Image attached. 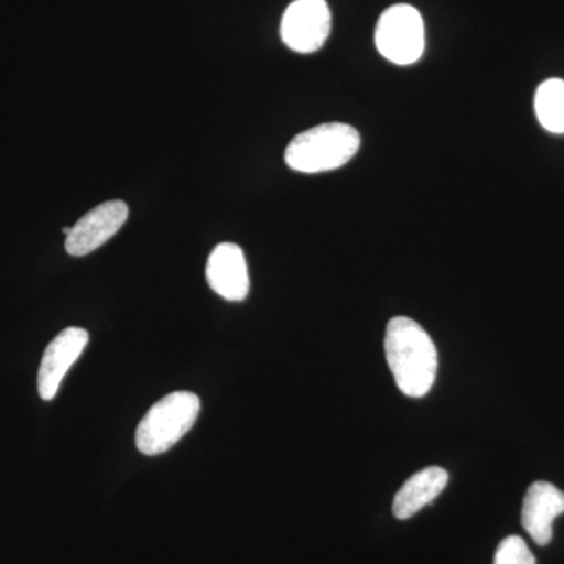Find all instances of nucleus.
Listing matches in <instances>:
<instances>
[{"mask_svg":"<svg viewBox=\"0 0 564 564\" xmlns=\"http://www.w3.org/2000/svg\"><path fill=\"white\" fill-rule=\"evenodd\" d=\"M386 359L404 395L421 399L433 388L437 350L429 333L413 318L393 317L386 328Z\"/></svg>","mask_w":564,"mask_h":564,"instance_id":"f257e3e1","label":"nucleus"},{"mask_svg":"<svg viewBox=\"0 0 564 564\" xmlns=\"http://www.w3.org/2000/svg\"><path fill=\"white\" fill-rule=\"evenodd\" d=\"M361 147V135L345 122H325L295 137L285 148L293 172L325 173L347 165Z\"/></svg>","mask_w":564,"mask_h":564,"instance_id":"f03ea898","label":"nucleus"},{"mask_svg":"<svg viewBox=\"0 0 564 564\" xmlns=\"http://www.w3.org/2000/svg\"><path fill=\"white\" fill-rule=\"evenodd\" d=\"M199 411L202 402L193 392L180 391L163 397L137 426V448L148 456L165 454L191 432Z\"/></svg>","mask_w":564,"mask_h":564,"instance_id":"7ed1b4c3","label":"nucleus"},{"mask_svg":"<svg viewBox=\"0 0 564 564\" xmlns=\"http://www.w3.org/2000/svg\"><path fill=\"white\" fill-rule=\"evenodd\" d=\"M375 44L386 61L413 65L425 51V25L421 13L408 3L389 7L378 20Z\"/></svg>","mask_w":564,"mask_h":564,"instance_id":"20e7f679","label":"nucleus"},{"mask_svg":"<svg viewBox=\"0 0 564 564\" xmlns=\"http://www.w3.org/2000/svg\"><path fill=\"white\" fill-rule=\"evenodd\" d=\"M332 32V11L326 0H295L281 21V39L289 50L313 54Z\"/></svg>","mask_w":564,"mask_h":564,"instance_id":"39448f33","label":"nucleus"},{"mask_svg":"<svg viewBox=\"0 0 564 564\" xmlns=\"http://www.w3.org/2000/svg\"><path fill=\"white\" fill-rule=\"evenodd\" d=\"M128 204L120 199L99 204L70 228L66 236V252L74 258L90 254L109 242L128 221Z\"/></svg>","mask_w":564,"mask_h":564,"instance_id":"423d86ee","label":"nucleus"},{"mask_svg":"<svg viewBox=\"0 0 564 564\" xmlns=\"http://www.w3.org/2000/svg\"><path fill=\"white\" fill-rule=\"evenodd\" d=\"M90 343V336L84 328L70 326L63 329L44 350L39 370V392L46 402L57 395L63 378L66 377L74 362L80 358L85 347Z\"/></svg>","mask_w":564,"mask_h":564,"instance_id":"0eeeda50","label":"nucleus"},{"mask_svg":"<svg viewBox=\"0 0 564 564\" xmlns=\"http://www.w3.org/2000/svg\"><path fill=\"white\" fill-rule=\"evenodd\" d=\"M206 278L212 291L228 302H242L250 292V274L242 248L220 243L210 252Z\"/></svg>","mask_w":564,"mask_h":564,"instance_id":"6e6552de","label":"nucleus"},{"mask_svg":"<svg viewBox=\"0 0 564 564\" xmlns=\"http://www.w3.org/2000/svg\"><path fill=\"white\" fill-rule=\"evenodd\" d=\"M564 513V492L547 481H536L525 494L522 525L538 545L554 536V521Z\"/></svg>","mask_w":564,"mask_h":564,"instance_id":"1a4fd4ad","label":"nucleus"},{"mask_svg":"<svg viewBox=\"0 0 564 564\" xmlns=\"http://www.w3.org/2000/svg\"><path fill=\"white\" fill-rule=\"evenodd\" d=\"M448 484L447 470L432 466L414 474L397 492L392 511L397 519H410L433 502Z\"/></svg>","mask_w":564,"mask_h":564,"instance_id":"9d476101","label":"nucleus"},{"mask_svg":"<svg viewBox=\"0 0 564 564\" xmlns=\"http://www.w3.org/2000/svg\"><path fill=\"white\" fill-rule=\"evenodd\" d=\"M534 110L545 131L564 133V80L543 82L534 96Z\"/></svg>","mask_w":564,"mask_h":564,"instance_id":"9b49d317","label":"nucleus"},{"mask_svg":"<svg viewBox=\"0 0 564 564\" xmlns=\"http://www.w3.org/2000/svg\"><path fill=\"white\" fill-rule=\"evenodd\" d=\"M494 564H536V560L521 536H508L497 547Z\"/></svg>","mask_w":564,"mask_h":564,"instance_id":"f8f14e48","label":"nucleus"},{"mask_svg":"<svg viewBox=\"0 0 564 564\" xmlns=\"http://www.w3.org/2000/svg\"><path fill=\"white\" fill-rule=\"evenodd\" d=\"M70 228H73V226H70ZM70 228H63V234H66V236H68V234L70 232Z\"/></svg>","mask_w":564,"mask_h":564,"instance_id":"ddd939ff","label":"nucleus"}]
</instances>
